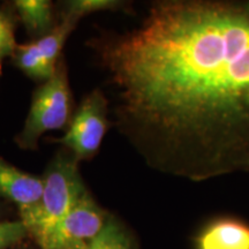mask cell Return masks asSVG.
<instances>
[{"label": "cell", "instance_id": "obj_9", "mask_svg": "<svg viewBox=\"0 0 249 249\" xmlns=\"http://www.w3.org/2000/svg\"><path fill=\"white\" fill-rule=\"evenodd\" d=\"M14 57L18 67L34 80L48 81L55 71V68L46 64L35 43L17 45Z\"/></svg>", "mask_w": 249, "mask_h": 249}, {"label": "cell", "instance_id": "obj_14", "mask_svg": "<svg viewBox=\"0 0 249 249\" xmlns=\"http://www.w3.org/2000/svg\"><path fill=\"white\" fill-rule=\"evenodd\" d=\"M17 43L14 37V28L7 15L0 12V65L5 58L14 55Z\"/></svg>", "mask_w": 249, "mask_h": 249}, {"label": "cell", "instance_id": "obj_6", "mask_svg": "<svg viewBox=\"0 0 249 249\" xmlns=\"http://www.w3.org/2000/svg\"><path fill=\"white\" fill-rule=\"evenodd\" d=\"M43 189L42 178L22 172L0 158V196L18 204L20 211L38 203Z\"/></svg>", "mask_w": 249, "mask_h": 249}, {"label": "cell", "instance_id": "obj_5", "mask_svg": "<svg viewBox=\"0 0 249 249\" xmlns=\"http://www.w3.org/2000/svg\"><path fill=\"white\" fill-rule=\"evenodd\" d=\"M107 217L86 188L43 249H86Z\"/></svg>", "mask_w": 249, "mask_h": 249}, {"label": "cell", "instance_id": "obj_12", "mask_svg": "<svg viewBox=\"0 0 249 249\" xmlns=\"http://www.w3.org/2000/svg\"><path fill=\"white\" fill-rule=\"evenodd\" d=\"M124 6V2L118 0H73L66 2V12L64 18L79 21L87 14L101 11H116Z\"/></svg>", "mask_w": 249, "mask_h": 249}, {"label": "cell", "instance_id": "obj_11", "mask_svg": "<svg viewBox=\"0 0 249 249\" xmlns=\"http://www.w3.org/2000/svg\"><path fill=\"white\" fill-rule=\"evenodd\" d=\"M86 249H135L128 232L114 219L107 217V223Z\"/></svg>", "mask_w": 249, "mask_h": 249}, {"label": "cell", "instance_id": "obj_13", "mask_svg": "<svg viewBox=\"0 0 249 249\" xmlns=\"http://www.w3.org/2000/svg\"><path fill=\"white\" fill-rule=\"evenodd\" d=\"M29 234L22 220L0 222V249H7Z\"/></svg>", "mask_w": 249, "mask_h": 249}, {"label": "cell", "instance_id": "obj_7", "mask_svg": "<svg viewBox=\"0 0 249 249\" xmlns=\"http://www.w3.org/2000/svg\"><path fill=\"white\" fill-rule=\"evenodd\" d=\"M196 249H249V224L232 217L214 219L195 238Z\"/></svg>", "mask_w": 249, "mask_h": 249}, {"label": "cell", "instance_id": "obj_8", "mask_svg": "<svg viewBox=\"0 0 249 249\" xmlns=\"http://www.w3.org/2000/svg\"><path fill=\"white\" fill-rule=\"evenodd\" d=\"M15 7L31 36L42 38L54 28L52 6L48 0H18Z\"/></svg>", "mask_w": 249, "mask_h": 249}, {"label": "cell", "instance_id": "obj_10", "mask_svg": "<svg viewBox=\"0 0 249 249\" xmlns=\"http://www.w3.org/2000/svg\"><path fill=\"white\" fill-rule=\"evenodd\" d=\"M76 23V21L64 18L61 23L55 26L51 33L34 42L38 49L39 53L42 54L43 59L50 67H57L55 62L58 60L59 53H60L68 35L73 31Z\"/></svg>", "mask_w": 249, "mask_h": 249}, {"label": "cell", "instance_id": "obj_3", "mask_svg": "<svg viewBox=\"0 0 249 249\" xmlns=\"http://www.w3.org/2000/svg\"><path fill=\"white\" fill-rule=\"evenodd\" d=\"M71 93L64 62H59L54 74L34 93L31 107L18 144L34 149L43 134L60 129L70 117Z\"/></svg>", "mask_w": 249, "mask_h": 249}, {"label": "cell", "instance_id": "obj_1", "mask_svg": "<svg viewBox=\"0 0 249 249\" xmlns=\"http://www.w3.org/2000/svg\"><path fill=\"white\" fill-rule=\"evenodd\" d=\"M98 50L149 165L191 181L249 171V1H157Z\"/></svg>", "mask_w": 249, "mask_h": 249}, {"label": "cell", "instance_id": "obj_4", "mask_svg": "<svg viewBox=\"0 0 249 249\" xmlns=\"http://www.w3.org/2000/svg\"><path fill=\"white\" fill-rule=\"evenodd\" d=\"M107 126V101L101 90L96 89L81 103L60 141L74 152L76 160H88L98 151Z\"/></svg>", "mask_w": 249, "mask_h": 249}, {"label": "cell", "instance_id": "obj_2", "mask_svg": "<svg viewBox=\"0 0 249 249\" xmlns=\"http://www.w3.org/2000/svg\"><path fill=\"white\" fill-rule=\"evenodd\" d=\"M44 189L39 202L21 210V220L40 249L44 248L59 224L70 213L86 187L77 170L76 160L58 157L43 179Z\"/></svg>", "mask_w": 249, "mask_h": 249}]
</instances>
